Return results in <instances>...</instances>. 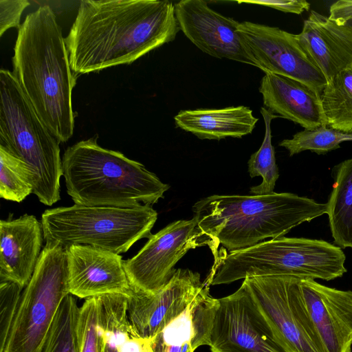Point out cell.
<instances>
[{
	"label": "cell",
	"instance_id": "6da1fadb",
	"mask_svg": "<svg viewBox=\"0 0 352 352\" xmlns=\"http://www.w3.org/2000/svg\"><path fill=\"white\" fill-rule=\"evenodd\" d=\"M175 4L157 0H84L65 38L76 74L130 64L175 40Z\"/></svg>",
	"mask_w": 352,
	"mask_h": 352
},
{
	"label": "cell",
	"instance_id": "7a4b0ae2",
	"mask_svg": "<svg viewBox=\"0 0 352 352\" xmlns=\"http://www.w3.org/2000/svg\"><path fill=\"white\" fill-rule=\"evenodd\" d=\"M13 74L39 118L52 135L65 142L73 135L72 69L65 38L53 10L41 6L28 14L18 30Z\"/></svg>",
	"mask_w": 352,
	"mask_h": 352
},
{
	"label": "cell",
	"instance_id": "3957f363",
	"mask_svg": "<svg viewBox=\"0 0 352 352\" xmlns=\"http://www.w3.org/2000/svg\"><path fill=\"white\" fill-rule=\"evenodd\" d=\"M194 217L212 239L214 259L267 238L283 236L297 226L327 213V204L290 192L211 195L192 207Z\"/></svg>",
	"mask_w": 352,
	"mask_h": 352
},
{
	"label": "cell",
	"instance_id": "277c9868",
	"mask_svg": "<svg viewBox=\"0 0 352 352\" xmlns=\"http://www.w3.org/2000/svg\"><path fill=\"white\" fill-rule=\"evenodd\" d=\"M97 137L69 146L62 158L67 194L75 204L133 207L153 205L170 188L141 163L101 147Z\"/></svg>",
	"mask_w": 352,
	"mask_h": 352
},
{
	"label": "cell",
	"instance_id": "5b68a950",
	"mask_svg": "<svg viewBox=\"0 0 352 352\" xmlns=\"http://www.w3.org/2000/svg\"><path fill=\"white\" fill-rule=\"evenodd\" d=\"M342 249L321 239L280 236L219 254L208 277L210 285L246 277L292 276L326 281L347 270Z\"/></svg>",
	"mask_w": 352,
	"mask_h": 352
},
{
	"label": "cell",
	"instance_id": "8992f818",
	"mask_svg": "<svg viewBox=\"0 0 352 352\" xmlns=\"http://www.w3.org/2000/svg\"><path fill=\"white\" fill-rule=\"evenodd\" d=\"M60 142L22 91L12 72L0 70V145L29 167L33 194L46 206L60 199Z\"/></svg>",
	"mask_w": 352,
	"mask_h": 352
},
{
	"label": "cell",
	"instance_id": "52a82bcc",
	"mask_svg": "<svg viewBox=\"0 0 352 352\" xmlns=\"http://www.w3.org/2000/svg\"><path fill=\"white\" fill-rule=\"evenodd\" d=\"M157 219L147 204L133 207L75 204L45 210L41 216L46 243L66 249L90 245L120 254L142 238L149 239Z\"/></svg>",
	"mask_w": 352,
	"mask_h": 352
},
{
	"label": "cell",
	"instance_id": "ba28073f",
	"mask_svg": "<svg viewBox=\"0 0 352 352\" xmlns=\"http://www.w3.org/2000/svg\"><path fill=\"white\" fill-rule=\"evenodd\" d=\"M69 294L65 249L46 243L1 352H43L63 299Z\"/></svg>",
	"mask_w": 352,
	"mask_h": 352
},
{
	"label": "cell",
	"instance_id": "9c48e42d",
	"mask_svg": "<svg viewBox=\"0 0 352 352\" xmlns=\"http://www.w3.org/2000/svg\"><path fill=\"white\" fill-rule=\"evenodd\" d=\"M292 276L246 277L243 283L285 352H325L301 291Z\"/></svg>",
	"mask_w": 352,
	"mask_h": 352
},
{
	"label": "cell",
	"instance_id": "30bf717a",
	"mask_svg": "<svg viewBox=\"0 0 352 352\" xmlns=\"http://www.w3.org/2000/svg\"><path fill=\"white\" fill-rule=\"evenodd\" d=\"M124 266L134 290L154 293L170 279L177 261L190 250L208 245L212 252V239L201 228L196 218L174 221L148 239Z\"/></svg>",
	"mask_w": 352,
	"mask_h": 352
},
{
	"label": "cell",
	"instance_id": "8fae6325",
	"mask_svg": "<svg viewBox=\"0 0 352 352\" xmlns=\"http://www.w3.org/2000/svg\"><path fill=\"white\" fill-rule=\"evenodd\" d=\"M238 32L253 66L265 74L296 80L322 94L327 80L303 51L296 34L250 21L240 22Z\"/></svg>",
	"mask_w": 352,
	"mask_h": 352
},
{
	"label": "cell",
	"instance_id": "7c38bea8",
	"mask_svg": "<svg viewBox=\"0 0 352 352\" xmlns=\"http://www.w3.org/2000/svg\"><path fill=\"white\" fill-rule=\"evenodd\" d=\"M209 346L212 352H285L243 283L217 298Z\"/></svg>",
	"mask_w": 352,
	"mask_h": 352
},
{
	"label": "cell",
	"instance_id": "4fadbf2b",
	"mask_svg": "<svg viewBox=\"0 0 352 352\" xmlns=\"http://www.w3.org/2000/svg\"><path fill=\"white\" fill-rule=\"evenodd\" d=\"M205 286L198 272L176 269L169 281L154 293L134 290L128 295V317L140 337L151 340L181 314Z\"/></svg>",
	"mask_w": 352,
	"mask_h": 352
},
{
	"label": "cell",
	"instance_id": "5bb4252c",
	"mask_svg": "<svg viewBox=\"0 0 352 352\" xmlns=\"http://www.w3.org/2000/svg\"><path fill=\"white\" fill-rule=\"evenodd\" d=\"M175 9L180 30L203 52L253 66L238 32L240 22L212 10L203 0L180 1Z\"/></svg>",
	"mask_w": 352,
	"mask_h": 352
},
{
	"label": "cell",
	"instance_id": "9a60e30c",
	"mask_svg": "<svg viewBox=\"0 0 352 352\" xmlns=\"http://www.w3.org/2000/svg\"><path fill=\"white\" fill-rule=\"evenodd\" d=\"M65 251L70 294L87 299L131 292L120 254L85 245H73Z\"/></svg>",
	"mask_w": 352,
	"mask_h": 352
},
{
	"label": "cell",
	"instance_id": "2e32d148",
	"mask_svg": "<svg viewBox=\"0 0 352 352\" xmlns=\"http://www.w3.org/2000/svg\"><path fill=\"white\" fill-rule=\"evenodd\" d=\"M305 305L325 352H351L352 291L301 279Z\"/></svg>",
	"mask_w": 352,
	"mask_h": 352
},
{
	"label": "cell",
	"instance_id": "e0dca14e",
	"mask_svg": "<svg viewBox=\"0 0 352 352\" xmlns=\"http://www.w3.org/2000/svg\"><path fill=\"white\" fill-rule=\"evenodd\" d=\"M43 226L35 216L0 221V280L28 284L41 255Z\"/></svg>",
	"mask_w": 352,
	"mask_h": 352
},
{
	"label": "cell",
	"instance_id": "ac0fdd59",
	"mask_svg": "<svg viewBox=\"0 0 352 352\" xmlns=\"http://www.w3.org/2000/svg\"><path fill=\"white\" fill-rule=\"evenodd\" d=\"M297 40L327 80L352 65V30L315 10L303 22Z\"/></svg>",
	"mask_w": 352,
	"mask_h": 352
},
{
	"label": "cell",
	"instance_id": "d6986e66",
	"mask_svg": "<svg viewBox=\"0 0 352 352\" xmlns=\"http://www.w3.org/2000/svg\"><path fill=\"white\" fill-rule=\"evenodd\" d=\"M209 287L205 283L186 308L151 340L154 352H194L210 346L217 298L210 295Z\"/></svg>",
	"mask_w": 352,
	"mask_h": 352
},
{
	"label": "cell",
	"instance_id": "ffe728a7",
	"mask_svg": "<svg viewBox=\"0 0 352 352\" xmlns=\"http://www.w3.org/2000/svg\"><path fill=\"white\" fill-rule=\"evenodd\" d=\"M264 107L269 111L312 130L327 126L320 96L300 82L265 74L259 87Z\"/></svg>",
	"mask_w": 352,
	"mask_h": 352
},
{
	"label": "cell",
	"instance_id": "44dd1931",
	"mask_svg": "<svg viewBox=\"0 0 352 352\" xmlns=\"http://www.w3.org/2000/svg\"><path fill=\"white\" fill-rule=\"evenodd\" d=\"M177 127L199 139L241 138L252 132L258 118L245 106L182 110L174 117Z\"/></svg>",
	"mask_w": 352,
	"mask_h": 352
},
{
	"label": "cell",
	"instance_id": "7402d4cb",
	"mask_svg": "<svg viewBox=\"0 0 352 352\" xmlns=\"http://www.w3.org/2000/svg\"><path fill=\"white\" fill-rule=\"evenodd\" d=\"M333 185L327 204V214L333 244L352 248V157L332 169Z\"/></svg>",
	"mask_w": 352,
	"mask_h": 352
},
{
	"label": "cell",
	"instance_id": "603a6c76",
	"mask_svg": "<svg viewBox=\"0 0 352 352\" xmlns=\"http://www.w3.org/2000/svg\"><path fill=\"white\" fill-rule=\"evenodd\" d=\"M320 98L327 126L352 135V65L327 82Z\"/></svg>",
	"mask_w": 352,
	"mask_h": 352
},
{
	"label": "cell",
	"instance_id": "cb8c5ba5",
	"mask_svg": "<svg viewBox=\"0 0 352 352\" xmlns=\"http://www.w3.org/2000/svg\"><path fill=\"white\" fill-rule=\"evenodd\" d=\"M128 295L107 294L98 296L103 329V352H119V348L123 343L138 335L128 317Z\"/></svg>",
	"mask_w": 352,
	"mask_h": 352
},
{
	"label": "cell",
	"instance_id": "d4e9b609",
	"mask_svg": "<svg viewBox=\"0 0 352 352\" xmlns=\"http://www.w3.org/2000/svg\"><path fill=\"white\" fill-rule=\"evenodd\" d=\"M265 123V135L259 149L254 153L248 160V172L251 177L261 176V184L250 188V193L256 195L274 192L276 182L279 177L278 168L276 162L274 148L272 144L271 122L280 118L264 107L261 109Z\"/></svg>",
	"mask_w": 352,
	"mask_h": 352
},
{
	"label": "cell",
	"instance_id": "484cf974",
	"mask_svg": "<svg viewBox=\"0 0 352 352\" xmlns=\"http://www.w3.org/2000/svg\"><path fill=\"white\" fill-rule=\"evenodd\" d=\"M79 311L76 298L68 294L56 313L43 352H78Z\"/></svg>",
	"mask_w": 352,
	"mask_h": 352
},
{
	"label": "cell",
	"instance_id": "4316f807",
	"mask_svg": "<svg viewBox=\"0 0 352 352\" xmlns=\"http://www.w3.org/2000/svg\"><path fill=\"white\" fill-rule=\"evenodd\" d=\"M33 178L29 167L0 145V197L21 202L33 192Z\"/></svg>",
	"mask_w": 352,
	"mask_h": 352
},
{
	"label": "cell",
	"instance_id": "83f0119b",
	"mask_svg": "<svg viewBox=\"0 0 352 352\" xmlns=\"http://www.w3.org/2000/svg\"><path fill=\"white\" fill-rule=\"evenodd\" d=\"M347 141H352V135L323 126L297 132L292 138L285 139L278 145L286 148L292 157L305 151L325 155L340 148V144Z\"/></svg>",
	"mask_w": 352,
	"mask_h": 352
},
{
	"label": "cell",
	"instance_id": "f1b7e54d",
	"mask_svg": "<svg viewBox=\"0 0 352 352\" xmlns=\"http://www.w3.org/2000/svg\"><path fill=\"white\" fill-rule=\"evenodd\" d=\"M100 310L98 296L86 299L80 307L78 323V352H103V329Z\"/></svg>",
	"mask_w": 352,
	"mask_h": 352
},
{
	"label": "cell",
	"instance_id": "f546056e",
	"mask_svg": "<svg viewBox=\"0 0 352 352\" xmlns=\"http://www.w3.org/2000/svg\"><path fill=\"white\" fill-rule=\"evenodd\" d=\"M23 289L10 281L0 283V352L3 350L16 316Z\"/></svg>",
	"mask_w": 352,
	"mask_h": 352
},
{
	"label": "cell",
	"instance_id": "4dcf8cb0",
	"mask_svg": "<svg viewBox=\"0 0 352 352\" xmlns=\"http://www.w3.org/2000/svg\"><path fill=\"white\" fill-rule=\"evenodd\" d=\"M30 5L26 0H0V36L10 28H19L23 10Z\"/></svg>",
	"mask_w": 352,
	"mask_h": 352
},
{
	"label": "cell",
	"instance_id": "1f68e13d",
	"mask_svg": "<svg viewBox=\"0 0 352 352\" xmlns=\"http://www.w3.org/2000/svg\"><path fill=\"white\" fill-rule=\"evenodd\" d=\"M239 3H247L270 7L283 12L300 14L309 11L310 3L305 0H250L238 1Z\"/></svg>",
	"mask_w": 352,
	"mask_h": 352
},
{
	"label": "cell",
	"instance_id": "d6a6232c",
	"mask_svg": "<svg viewBox=\"0 0 352 352\" xmlns=\"http://www.w3.org/2000/svg\"><path fill=\"white\" fill-rule=\"evenodd\" d=\"M329 19L352 30V0H339L329 8Z\"/></svg>",
	"mask_w": 352,
	"mask_h": 352
},
{
	"label": "cell",
	"instance_id": "836d02e7",
	"mask_svg": "<svg viewBox=\"0 0 352 352\" xmlns=\"http://www.w3.org/2000/svg\"><path fill=\"white\" fill-rule=\"evenodd\" d=\"M148 339L135 335L127 340L119 348V352H143L144 345Z\"/></svg>",
	"mask_w": 352,
	"mask_h": 352
},
{
	"label": "cell",
	"instance_id": "e575fe53",
	"mask_svg": "<svg viewBox=\"0 0 352 352\" xmlns=\"http://www.w3.org/2000/svg\"><path fill=\"white\" fill-rule=\"evenodd\" d=\"M143 352H154L151 345V340H148L144 345Z\"/></svg>",
	"mask_w": 352,
	"mask_h": 352
}]
</instances>
